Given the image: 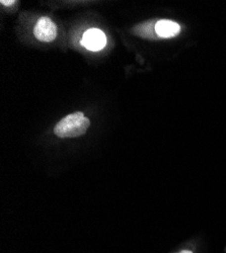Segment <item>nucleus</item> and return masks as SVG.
<instances>
[{
  "instance_id": "nucleus-6",
  "label": "nucleus",
  "mask_w": 226,
  "mask_h": 253,
  "mask_svg": "<svg viewBox=\"0 0 226 253\" xmlns=\"http://www.w3.org/2000/svg\"><path fill=\"white\" fill-rule=\"evenodd\" d=\"M1 3L3 4V5H11V4H13V3H15V1H12V0H11V1H5V0H1Z\"/></svg>"
},
{
  "instance_id": "nucleus-4",
  "label": "nucleus",
  "mask_w": 226,
  "mask_h": 253,
  "mask_svg": "<svg viewBox=\"0 0 226 253\" xmlns=\"http://www.w3.org/2000/svg\"><path fill=\"white\" fill-rule=\"evenodd\" d=\"M155 32L159 39H169L178 36L181 32V27L173 20L160 19L156 23Z\"/></svg>"
},
{
  "instance_id": "nucleus-3",
  "label": "nucleus",
  "mask_w": 226,
  "mask_h": 253,
  "mask_svg": "<svg viewBox=\"0 0 226 253\" xmlns=\"http://www.w3.org/2000/svg\"><path fill=\"white\" fill-rule=\"evenodd\" d=\"M107 44L106 35L98 29H90L82 37L81 45L90 51H99Z\"/></svg>"
},
{
  "instance_id": "nucleus-2",
  "label": "nucleus",
  "mask_w": 226,
  "mask_h": 253,
  "mask_svg": "<svg viewBox=\"0 0 226 253\" xmlns=\"http://www.w3.org/2000/svg\"><path fill=\"white\" fill-rule=\"evenodd\" d=\"M34 35L39 41L50 43L57 37V27L49 17H41L34 29Z\"/></svg>"
},
{
  "instance_id": "nucleus-5",
  "label": "nucleus",
  "mask_w": 226,
  "mask_h": 253,
  "mask_svg": "<svg viewBox=\"0 0 226 253\" xmlns=\"http://www.w3.org/2000/svg\"><path fill=\"white\" fill-rule=\"evenodd\" d=\"M158 20H149V22L143 23L135 28V33L142 38L150 39V40H156L159 39L155 32V26Z\"/></svg>"
},
{
  "instance_id": "nucleus-7",
  "label": "nucleus",
  "mask_w": 226,
  "mask_h": 253,
  "mask_svg": "<svg viewBox=\"0 0 226 253\" xmlns=\"http://www.w3.org/2000/svg\"><path fill=\"white\" fill-rule=\"evenodd\" d=\"M179 253H193V252L190 251V250H182V251H181V252H179Z\"/></svg>"
},
{
  "instance_id": "nucleus-1",
  "label": "nucleus",
  "mask_w": 226,
  "mask_h": 253,
  "mask_svg": "<svg viewBox=\"0 0 226 253\" xmlns=\"http://www.w3.org/2000/svg\"><path fill=\"white\" fill-rule=\"evenodd\" d=\"M90 126V120L82 113L76 112L61 120L55 126L54 133L60 138H75L85 135Z\"/></svg>"
}]
</instances>
